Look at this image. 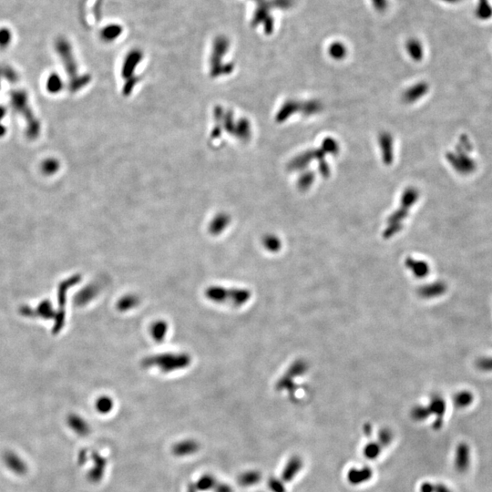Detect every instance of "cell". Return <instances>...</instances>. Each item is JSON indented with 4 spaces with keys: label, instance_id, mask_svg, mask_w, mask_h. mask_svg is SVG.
Masks as SVG:
<instances>
[{
    "label": "cell",
    "instance_id": "cell-9",
    "mask_svg": "<svg viewBox=\"0 0 492 492\" xmlns=\"http://www.w3.org/2000/svg\"><path fill=\"white\" fill-rule=\"evenodd\" d=\"M199 450V442L193 439H188V440H181L175 443L172 448V452L175 457L184 458V457L194 455L195 453H197Z\"/></svg>",
    "mask_w": 492,
    "mask_h": 492
},
{
    "label": "cell",
    "instance_id": "cell-33",
    "mask_svg": "<svg viewBox=\"0 0 492 492\" xmlns=\"http://www.w3.org/2000/svg\"><path fill=\"white\" fill-rule=\"evenodd\" d=\"M89 457H90V454H89V451L87 450H81L79 451V455H78V462H79V465L80 466L85 465L86 462L89 461Z\"/></svg>",
    "mask_w": 492,
    "mask_h": 492
},
{
    "label": "cell",
    "instance_id": "cell-4",
    "mask_svg": "<svg viewBox=\"0 0 492 492\" xmlns=\"http://www.w3.org/2000/svg\"><path fill=\"white\" fill-rule=\"evenodd\" d=\"M57 51L59 53L61 59H62L64 66L66 68V70L70 77V86L71 90L81 88L84 82L82 79H79L76 77L77 74V65L74 59L73 54L71 50V47L67 40L60 38L57 41L56 44Z\"/></svg>",
    "mask_w": 492,
    "mask_h": 492
},
{
    "label": "cell",
    "instance_id": "cell-38",
    "mask_svg": "<svg viewBox=\"0 0 492 492\" xmlns=\"http://www.w3.org/2000/svg\"><path fill=\"white\" fill-rule=\"evenodd\" d=\"M187 492H198V491H197V489H196L194 484H190L188 486Z\"/></svg>",
    "mask_w": 492,
    "mask_h": 492
},
{
    "label": "cell",
    "instance_id": "cell-37",
    "mask_svg": "<svg viewBox=\"0 0 492 492\" xmlns=\"http://www.w3.org/2000/svg\"><path fill=\"white\" fill-rule=\"evenodd\" d=\"M5 115V108L4 106H0V120L4 118V116Z\"/></svg>",
    "mask_w": 492,
    "mask_h": 492
},
{
    "label": "cell",
    "instance_id": "cell-12",
    "mask_svg": "<svg viewBox=\"0 0 492 492\" xmlns=\"http://www.w3.org/2000/svg\"><path fill=\"white\" fill-rule=\"evenodd\" d=\"M262 479L261 472L258 471H247L243 472L240 476L238 477V483L242 487L249 488L255 486L258 484Z\"/></svg>",
    "mask_w": 492,
    "mask_h": 492
},
{
    "label": "cell",
    "instance_id": "cell-18",
    "mask_svg": "<svg viewBox=\"0 0 492 492\" xmlns=\"http://www.w3.org/2000/svg\"><path fill=\"white\" fill-rule=\"evenodd\" d=\"M139 303H140V299L136 294H127L119 300L117 304V308L121 312H127L131 309L136 307Z\"/></svg>",
    "mask_w": 492,
    "mask_h": 492
},
{
    "label": "cell",
    "instance_id": "cell-11",
    "mask_svg": "<svg viewBox=\"0 0 492 492\" xmlns=\"http://www.w3.org/2000/svg\"><path fill=\"white\" fill-rule=\"evenodd\" d=\"M68 427L80 437H86L89 434L90 428L88 422L77 415H71L68 419Z\"/></svg>",
    "mask_w": 492,
    "mask_h": 492
},
{
    "label": "cell",
    "instance_id": "cell-6",
    "mask_svg": "<svg viewBox=\"0 0 492 492\" xmlns=\"http://www.w3.org/2000/svg\"><path fill=\"white\" fill-rule=\"evenodd\" d=\"M374 472L370 467H354L349 469L346 473V481L352 486H360L371 481Z\"/></svg>",
    "mask_w": 492,
    "mask_h": 492
},
{
    "label": "cell",
    "instance_id": "cell-8",
    "mask_svg": "<svg viewBox=\"0 0 492 492\" xmlns=\"http://www.w3.org/2000/svg\"><path fill=\"white\" fill-rule=\"evenodd\" d=\"M3 461L5 467L16 475L18 476L25 475L27 472V465L26 462L23 461L19 456L12 451L5 452L3 456Z\"/></svg>",
    "mask_w": 492,
    "mask_h": 492
},
{
    "label": "cell",
    "instance_id": "cell-36",
    "mask_svg": "<svg viewBox=\"0 0 492 492\" xmlns=\"http://www.w3.org/2000/svg\"><path fill=\"white\" fill-rule=\"evenodd\" d=\"M363 431H364V435L367 438H369V437H371L372 433H373V427L368 423L365 424L363 427Z\"/></svg>",
    "mask_w": 492,
    "mask_h": 492
},
{
    "label": "cell",
    "instance_id": "cell-2",
    "mask_svg": "<svg viewBox=\"0 0 492 492\" xmlns=\"http://www.w3.org/2000/svg\"><path fill=\"white\" fill-rule=\"evenodd\" d=\"M205 296L216 304L239 307L251 298V292L241 288H226L213 285L205 290Z\"/></svg>",
    "mask_w": 492,
    "mask_h": 492
},
{
    "label": "cell",
    "instance_id": "cell-32",
    "mask_svg": "<svg viewBox=\"0 0 492 492\" xmlns=\"http://www.w3.org/2000/svg\"><path fill=\"white\" fill-rule=\"evenodd\" d=\"M215 492H234L233 488L231 487L229 484L224 483V482H217L214 489Z\"/></svg>",
    "mask_w": 492,
    "mask_h": 492
},
{
    "label": "cell",
    "instance_id": "cell-26",
    "mask_svg": "<svg viewBox=\"0 0 492 492\" xmlns=\"http://www.w3.org/2000/svg\"><path fill=\"white\" fill-rule=\"evenodd\" d=\"M267 487L271 492H286L285 483L282 479L276 477H271L267 481Z\"/></svg>",
    "mask_w": 492,
    "mask_h": 492
},
{
    "label": "cell",
    "instance_id": "cell-14",
    "mask_svg": "<svg viewBox=\"0 0 492 492\" xmlns=\"http://www.w3.org/2000/svg\"><path fill=\"white\" fill-rule=\"evenodd\" d=\"M168 329H169V325H168L167 323L165 321L160 320V321L154 322L151 325L150 332H151L152 338L156 342L161 343L165 339L168 334Z\"/></svg>",
    "mask_w": 492,
    "mask_h": 492
},
{
    "label": "cell",
    "instance_id": "cell-35",
    "mask_svg": "<svg viewBox=\"0 0 492 492\" xmlns=\"http://www.w3.org/2000/svg\"><path fill=\"white\" fill-rule=\"evenodd\" d=\"M434 492H451L450 489L444 484H434Z\"/></svg>",
    "mask_w": 492,
    "mask_h": 492
},
{
    "label": "cell",
    "instance_id": "cell-24",
    "mask_svg": "<svg viewBox=\"0 0 492 492\" xmlns=\"http://www.w3.org/2000/svg\"><path fill=\"white\" fill-rule=\"evenodd\" d=\"M62 80L57 74L49 76L47 81V89L50 93H58L62 89Z\"/></svg>",
    "mask_w": 492,
    "mask_h": 492
},
{
    "label": "cell",
    "instance_id": "cell-1",
    "mask_svg": "<svg viewBox=\"0 0 492 492\" xmlns=\"http://www.w3.org/2000/svg\"><path fill=\"white\" fill-rule=\"evenodd\" d=\"M192 364V356L187 353H163L143 358L142 366L144 368L157 367L163 373L182 370Z\"/></svg>",
    "mask_w": 492,
    "mask_h": 492
},
{
    "label": "cell",
    "instance_id": "cell-17",
    "mask_svg": "<svg viewBox=\"0 0 492 492\" xmlns=\"http://www.w3.org/2000/svg\"><path fill=\"white\" fill-rule=\"evenodd\" d=\"M217 480L211 474H205L194 484L198 492H210L214 490L217 484Z\"/></svg>",
    "mask_w": 492,
    "mask_h": 492
},
{
    "label": "cell",
    "instance_id": "cell-22",
    "mask_svg": "<svg viewBox=\"0 0 492 492\" xmlns=\"http://www.w3.org/2000/svg\"><path fill=\"white\" fill-rule=\"evenodd\" d=\"M113 400L109 397H100L96 402V409L100 414L110 413L113 409Z\"/></svg>",
    "mask_w": 492,
    "mask_h": 492
},
{
    "label": "cell",
    "instance_id": "cell-29",
    "mask_svg": "<svg viewBox=\"0 0 492 492\" xmlns=\"http://www.w3.org/2000/svg\"><path fill=\"white\" fill-rule=\"evenodd\" d=\"M477 367L482 371H492V357H484L479 359L476 363Z\"/></svg>",
    "mask_w": 492,
    "mask_h": 492
},
{
    "label": "cell",
    "instance_id": "cell-27",
    "mask_svg": "<svg viewBox=\"0 0 492 492\" xmlns=\"http://www.w3.org/2000/svg\"><path fill=\"white\" fill-rule=\"evenodd\" d=\"M472 401H473V397H472V393L468 392V391L459 393L456 395L455 398H454L456 407H458V408H465L470 404H472Z\"/></svg>",
    "mask_w": 492,
    "mask_h": 492
},
{
    "label": "cell",
    "instance_id": "cell-23",
    "mask_svg": "<svg viewBox=\"0 0 492 492\" xmlns=\"http://www.w3.org/2000/svg\"><path fill=\"white\" fill-rule=\"evenodd\" d=\"M394 440V434L392 431L389 429H382L379 430L377 433V442L380 444L383 449L388 447L393 442Z\"/></svg>",
    "mask_w": 492,
    "mask_h": 492
},
{
    "label": "cell",
    "instance_id": "cell-16",
    "mask_svg": "<svg viewBox=\"0 0 492 492\" xmlns=\"http://www.w3.org/2000/svg\"><path fill=\"white\" fill-rule=\"evenodd\" d=\"M383 448L377 441L367 443L363 449V456L368 461H376L382 453Z\"/></svg>",
    "mask_w": 492,
    "mask_h": 492
},
{
    "label": "cell",
    "instance_id": "cell-30",
    "mask_svg": "<svg viewBox=\"0 0 492 492\" xmlns=\"http://www.w3.org/2000/svg\"><path fill=\"white\" fill-rule=\"evenodd\" d=\"M11 34L7 29H0V47H5L10 43Z\"/></svg>",
    "mask_w": 492,
    "mask_h": 492
},
{
    "label": "cell",
    "instance_id": "cell-19",
    "mask_svg": "<svg viewBox=\"0 0 492 492\" xmlns=\"http://www.w3.org/2000/svg\"><path fill=\"white\" fill-rule=\"evenodd\" d=\"M142 58V53L138 49H134L129 53L124 63V71L126 73L131 71L137 64L141 61Z\"/></svg>",
    "mask_w": 492,
    "mask_h": 492
},
{
    "label": "cell",
    "instance_id": "cell-20",
    "mask_svg": "<svg viewBox=\"0 0 492 492\" xmlns=\"http://www.w3.org/2000/svg\"><path fill=\"white\" fill-rule=\"evenodd\" d=\"M446 291V285L443 283H437L431 284L422 290V294L426 297L439 296Z\"/></svg>",
    "mask_w": 492,
    "mask_h": 492
},
{
    "label": "cell",
    "instance_id": "cell-15",
    "mask_svg": "<svg viewBox=\"0 0 492 492\" xmlns=\"http://www.w3.org/2000/svg\"><path fill=\"white\" fill-rule=\"evenodd\" d=\"M456 468L459 472H464L469 465V449L465 444L458 447L456 453Z\"/></svg>",
    "mask_w": 492,
    "mask_h": 492
},
{
    "label": "cell",
    "instance_id": "cell-5",
    "mask_svg": "<svg viewBox=\"0 0 492 492\" xmlns=\"http://www.w3.org/2000/svg\"><path fill=\"white\" fill-rule=\"evenodd\" d=\"M90 460L93 462V466L90 468L87 479L91 483H99L102 481L106 472L107 461L103 456L100 455L97 451L90 453Z\"/></svg>",
    "mask_w": 492,
    "mask_h": 492
},
{
    "label": "cell",
    "instance_id": "cell-25",
    "mask_svg": "<svg viewBox=\"0 0 492 492\" xmlns=\"http://www.w3.org/2000/svg\"><path fill=\"white\" fill-rule=\"evenodd\" d=\"M59 169V163L56 159H47L41 164V172L46 175H53Z\"/></svg>",
    "mask_w": 492,
    "mask_h": 492
},
{
    "label": "cell",
    "instance_id": "cell-3",
    "mask_svg": "<svg viewBox=\"0 0 492 492\" xmlns=\"http://www.w3.org/2000/svg\"><path fill=\"white\" fill-rule=\"evenodd\" d=\"M11 103L15 110L24 116L27 124V136L31 139L37 138L39 132V123L28 106V99L24 90H13L10 93Z\"/></svg>",
    "mask_w": 492,
    "mask_h": 492
},
{
    "label": "cell",
    "instance_id": "cell-13",
    "mask_svg": "<svg viewBox=\"0 0 492 492\" xmlns=\"http://www.w3.org/2000/svg\"><path fill=\"white\" fill-rule=\"evenodd\" d=\"M122 31L123 27L120 24H110L101 29L100 37L104 41H114L116 38L121 36Z\"/></svg>",
    "mask_w": 492,
    "mask_h": 492
},
{
    "label": "cell",
    "instance_id": "cell-28",
    "mask_svg": "<svg viewBox=\"0 0 492 492\" xmlns=\"http://www.w3.org/2000/svg\"><path fill=\"white\" fill-rule=\"evenodd\" d=\"M430 415V411H429L428 408H423V407H416L411 412L412 419L416 421L425 420V419H428V417Z\"/></svg>",
    "mask_w": 492,
    "mask_h": 492
},
{
    "label": "cell",
    "instance_id": "cell-39",
    "mask_svg": "<svg viewBox=\"0 0 492 492\" xmlns=\"http://www.w3.org/2000/svg\"><path fill=\"white\" fill-rule=\"evenodd\" d=\"M5 131H6V130H5V127L0 124V137L4 136Z\"/></svg>",
    "mask_w": 492,
    "mask_h": 492
},
{
    "label": "cell",
    "instance_id": "cell-21",
    "mask_svg": "<svg viewBox=\"0 0 492 492\" xmlns=\"http://www.w3.org/2000/svg\"><path fill=\"white\" fill-rule=\"evenodd\" d=\"M229 220L226 216H219L210 225L209 230L213 235H219L227 227Z\"/></svg>",
    "mask_w": 492,
    "mask_h": 492
},
{
    "label": "cell",
    "instance_id": "cell-10",
    "mask_svg": "<svg viewBox=\"0 0 492 492\" xmlns=\"http://www.w3.org/2000/svg\"><path fill=\"white\" fill-rule=\"evenodd\" d=\"M430 414H434L437 416L436 422L434 423V428L436 430H439L442 425V418L444 416L446 411L445 401L440 398V397H434L432 398L430 404V407L428 408Z\"/></svg>",
    "mask_w": 492,
    "mask_h": 492
},
{
    "label": "cell",
    "instance_id": "cell-31",
    "mask_svg": "<svg viewBox=\"0 0 492 492\" xmlns=\"http://www.w3.org/2000/svg\"><path fill=\"white\" fill-rule=\"evenodd\" d=\"M264 246H266L269 250L274 251V250L278 249L279 243H278V240L276 238H274L272 236H270V237L265 238V240H264Z\"/></svg>",
    "mask_w": 492,
    "mask_h": 492
},
{
    "label": "cell",
    "instance_id": "cell-34",
    "mask_svg": "<svg viewBox=\"0 0 492 492\" xmlns=\"http://www.w3.org/2000/svg\"><path fill=\"white\" fill-rule=\"evenodd\" d=\"M419 492H434V484L430 482H423L419 487Z\"/></svg>",
    "mask_w": 492,
    "mask_h": 492
},
{
    "label": "cell",
    "instance_id": "cell-7",
    "mask_svg": "<svg viewBox=\"0 0 492 492\" xmlns=\"http://www.w3.org/2000/svg\"><path fill=\"white\" fill-rule=\"evenodd\" d=\"M304 468V461L299 456L291 457L283 467L281 479L284 483L293 482Z\"/></svg>",
    "mask_w": 492,
    "mask_h": 492
}]
</instances>
